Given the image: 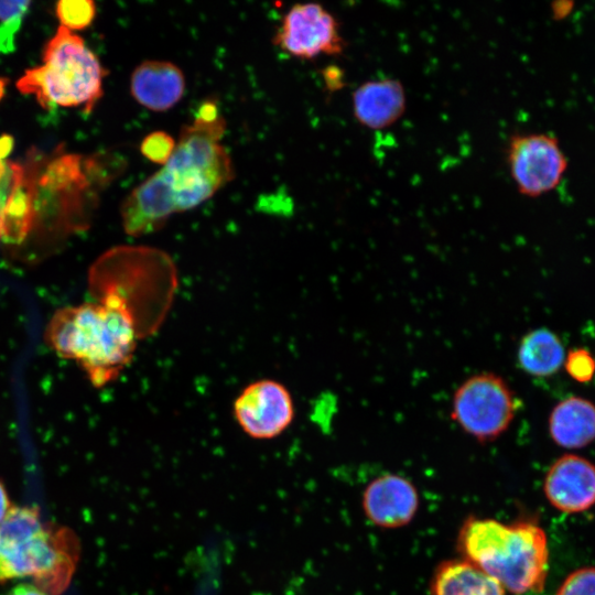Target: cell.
Wrapping results in <instances>:
<instances>
[{
    "label": "cell",
    "instance_id": "8992f818",
    "mask_svg": "<svg viewBox=\"0 0 595 595\" xmlns=\"http://www.w3.org/2000/svg\"><path fill=\"white\" fill-rule=\"evenodd\" d=\"M105 75L84 40L61 25L45 45L43 65L26 69L17 87L43 108L84 106L90 112L102 96Z\"/></svg>",
    "mask_w": 595,
    "mask_h": 595
},
{
    "label": "cell",
    "instance_id": "30bf717a",
    "mask_svg": "<svg viewBox=\"0 0 595 595\" xmlns=\"http://www.w3.org/2000/svg\"><path fill=\"white\" fill-rule=\"evenodd\" d=\"M234 416L252 439L270 440L293 422L294 402L286 387L272 379L249 383L234 402Z\"/></svg>",
    "mask_w": 595,
    "mask_h": 595
},
{
    "label": "cell",
    "instance_id": "4fadbf2b",
    "mask_svg": "<svg viewBox=\"0 0 595 595\" xmlns=\"http://www.w3.org/2000/svg\"><path fill=\"white\" fill-rule=\"evenodd\" d=\"M543 491L561 512L588 510L595 505V465L576 454L562 455L548 469Z\"/></svg>",
    "mask_w": 595,
    "mask_h": 595
},
{
    "label": "cell",
    "instance_id": "277c9868",
    "mask_svg": "<svg viewBox=\"0 0 595 595\" xmlns=\"http://www.w3.org/2000/svg\"><path fill=\"white\" fill-rule=\"evenodd\" d=\"M88 286L96 300L112 298L122 304L141 338L153 333L164 320L176 288V270L162 250L119 246L94 262Z\"/></svg>",
    "mask_w": 595,
    "mask_h": 595
},
{
    "label": "cell",
    "instance_id": "7a4b0ae2",
    "mask_svg": "<svg viewBox=\"0 0 595 595\" xmlns=\"http://www.w3.org/2000/svg\"><path fill=\"white\" fill-rule=\"evenodd\" d=\"M44 338L57 355L75 360L100 388L130 364L139 335L129 311L117 300L104 298L57 310Z\"/></svg>",
    "mask_w": 595,
    "mask_h": 595
},
{
    "label": "cell",
    "instance_id": "d6986e66",
    "mask_svg": "<svg viewBox=\"0 0 595 595\" xmlns=\"http://www.w3.org/2000/svg\"><path fill=\"white\" fill-rule=\"evenodd\" d=\"M30 4V1H0V54L15 50L14 35Z\"/></svg>",
    "mask_w": 595,
    "mask_h": 595
},
{
    "label": "cell",
    "instance_id": "484cf974",
    "mask_svg": "<svg viewBox=\"0 0 595 595\" xmlns=\"http://www.w3.org/2000/svg\"><path fill=\"white\" fill-rule=\"evenodd\" d=\"M12 506L7 489L0 482V522L6 518Z\"/></svg>",
    "mask_w": 595,
    "mask_h": 595
},
{
    "label": "cell",
    "instance_id": "6da1fadb",
    "mask_svg": "<svg viewBox=\"0 0 595 595\" xmlns=\"http://www.w3.org/2000/svg\"><path fill=\"white\" fill-rule=\"evenodd\" d=\"M225 129L216 100H205L193 122L182 128L169 161L123 201L120 214L128 235L160 230L173 214L197 207L235 177L229 153L219 142Z\"/></svg>",
    "mask_w": 595,
    "mask_h": 595
},
{
    "label": "cell",
    "instance_id": "ac0fdd59",
    "mask_svg": "<svg viewBox=\"0 0 595 595\" xmlns=\"http://www.w3.org/2000/svg\"><path fill=\"white\" fill-rule=\"evenodd\" d=\"M565 350L559 336L541 327L527 333L519 342V368L533 377H549L564 364Z\"/></svg>",
    "mask_w": 595,
    "mask_h": 595
},
{
    "label": "cell",
    "instance_id": "52a82bcc",
    "mask_svg": "<svg viewBox=\"0 0 595 595\" xmlns=\"http://www.w3.org/2000/svg\"><path fill=\"white\" fill-rule=\"evenodd\" d=\"M517 410L518 400L506 380L495 372L483 371L455 389L451 418L466 434L487 443L508 430Z\"/></svg>",
    "mask_w": 595,
    "mask_h": 595
},
{
    "label": "cell",
    "instance_id": "cb8c5ba5",
    "mask_svg": "<svg viewBox=\"0 0 595 595\" xmlns=\"http://www.w3.org/2000/svg\"><path fill=\"white\" fill-rule=\"evenodd\" d=\"M1 595H50L34 583H20Z\"/></svg>",
    "mask_w": 595,
    "mask_h": 595
},
{
    "label": "cell",
    "instance_id": "3957f363",
    "mask_svg": "<svg viewBox=\"0 0 595 595\" xmlns=\"http://www.w3.org/2000/svg\"><path fill=\"white\" fill-rule=\"evenodd\" d=\"M461 558L490 575L512 594L543 591L549 569L545 531L536 521L501 522L468 517L459 528Z\"/></svg>",
    "mask_w": 595,
    "mask_h": 595
},
{
    "label": "cell",
    "instance_id": "8fae6325",
    "mask_svg": "<svg viewBox=\"0 0 595 595\" xmlns=\"http://www.w3.org/2000/svg\"><path fill=\"white\" fill-rule=\"evenodd\" d=\"M36 177L26 167L6 162L0 178V241L21 244L35 226Z\"/></svg>",
    "mask_w": 595,
    "mask_h": 595
},
{
    "label": "cell",
    "instance_id": "2e32d148",
    "mask_svg": "<svg viewBox=\"0 0 595 595\" xmlns=\"http://www.w3.org/2000/svg\"><path fill=\"white\" fill-rule=\"evenodd\" d=\"M551 439L564 448H581L595 440V404L571 396L556 403L548 420Z\"/></svg>",
    "mask_w": 595,
    "mask_h": 595
},
{
    "label": "cell",
    "instance_id": "9c48e42d",
    "mask_svg": "<svg viewBox=\"0 0 595 595\" xmlns=\"http://www.w3.org/2000/svg\"><path fill=\"white\" fill-rule=\"evenodd\" d=\"M273 43L284 53L304 60L336 56L346 47L337 19L315 2L298 3L290 8L275 32Z\"/></svg>",
    "mask_w": 595,
    "mask_h": 595
},
{
    "label": "cell",
    "instance_id": "ba28073f",
    "mask_svg": "<svg viewBox=\"0 0 595 595\" xmlns=\"http://www.w3.org/2000/svg\"><path fill=\"white\" fill-rule=\"evenodd\" d=\"M506 161L516 188L530 198L555 190L569 166L558 138L539 132L513 134L506 149Z\"/></svg>",
    "mask_w": 595,
    "mask_h": 595
},
{
    "label": "cell",
    "instance_id": "d4e9b609",
    "mask_svg": "<svg viewBox=\"0 0 595 595\" xmlns=\"http://www.w3.org/2000/svg\"><path fill=\"white\" fill-rule=\"evenodd\" d=\"M574 8L572 1H555L551 4V14L554 20H563L571 14Z\"/></svg>",
    "mask_w": 595,
    "mask_h": 595
},
{
    "label": "cell",
    "instance_id": "9a60e30c",
    "mask_svg": "<svg viewBox=\"0 0 595 595\" xmlns=\"http://www.w3.org/2000/svg\"><path fill=\"white\" fill-rule=\"evenodd\" d=\"M132 97L153 111L174 107L185 93V77L175 64L167 61H144L132 72Z\"/></svg>",
    "mask_w": 595,
    "mask_h": 595
},
{
    "label": "cell",
    "instance_id": "f1b7e54d",
    "mask_svg": "<svg viewBox=\"0 0 595 595\" xmlns=\"http://www.w3.org/2000/svg\"><path fill=\"white\" fill-rule=\"evenodd\" d=\"M4 170H6V162L0 161V178H1V176H2V174H3V172H4Z\"/></svg>",
    "mask_w": 595,
    "mask_h": 595
},
{
    "label": "cell",
    "instance_id": "7402d4cb",
    "mask_svg": "<svg viewBox=\"0 0 595 595\" xmlns=\"http://www.w3.org/2000/svg\"><path fill=\"white\" fill-rule=\"evenodd\" d=\"M555 595H595V566H585L570 573Z\"/></svg>",
    "mask_w": 595,
    "mask_h": 595
},
{
    "label": "cell",
    "instance_id": "603a6c76",
    "mask_svg": "<svg viewBox=\"0 0 595 595\" xmlns=\"http://www.w3.org/2000/svg\"><path fill=\"white\" fill-rule=\"evenodd\" d=\"M564 368L574 380L587 382L595 374V358L588 350L575 348L565 355Z\"/></svg>",
    "mask_w": 595,
    "mask_h": 595
},
{
    "label": "cell",
    "instance_id": "5b68a950",
    "mask_svg": "<svg viewBox=\"0 0 595 595\" xmlns=\"http://www.w3.org/2000/svg\"><path fill=\"white\" fill-rule=\"evenodd\" d=\"M79 555L72 530L43 522L37 507L12 506L0 522V584L32 577L58 595L67 587Z\"/></svg>",
    "mask_w": 595,
    "mask_h": 595
},
{
    "label": "cell",
    "instance_id": "5bb4252c",
    "mask_svg": "<svg viewBox=\"0 0 595 595\" xmlns=\"http://www.w3.org/2000/svg\"><path fill=\"white\" fill-rule=\"evenodd\" d=\"M355 120L371 130L390 128L404 115L407 93L403 84L392 77H380L358 85L351 94Z\"/></svg>",
    "mask_w": 595,
    "mask_h": 595
},
{
    "label": "cell",
    "instance_id": "ffe728a7",
    "mask_svg": "<svg viewBox=\"0 0 595 595\" xmlns=\"http://www.w3.org/2000/svg\"><path fill=\"white\" fill-rule=\"evenodd\" d=\"M56 14L69 31L84 30L95 19L96 6L90 0H63L56 4Z\"/></svg>",
    "mask_w": 595,
    "mask_h": 595
},
{
    "label": "cell",
    "instance_id": "83f0119b",
    "mask_svg": "<svg viewBox=\"0 0 595 595\" xmlns=\"http://www.w3.org/2000/svg\"><path fill=\"white\" fill-rule=\"evenodd\" d=\"M4 86H6V82L0 78V99H1V97L3 95Z\"/></svg>",
    "mask_w": 595,
    "mask_h": 595
},
{
    "label": "cell",
    "instance_id": "4316f807",
    "mask_svg": "<svg viewBox=\"0 0 595 595\" xmlns=\"http://www.w3.org/2000/svg\"><path fill=\"white\" fill-rule=\"evenodd\" d=\"M12 145H13V140L11 137L3 136L0 139V161H2V159H4L9 154V152L12 149Z\"/></svg>",
    "mask_w": 595,
    "mask_h": 595
},
{
    "label": "cell",
    "instance_id": "44dd1931",
    "mask_svg": "<svg viewBox=\"0 0 595 595\" xmlns=\"http://www.w3.org/2000/svg\"><path fill=\"white\" fill-rule=\"evenodd\" d=\"M176 145L174 138L165 131H153L141 142V154L149 161L161 164L169 161Z\"/></svg>",
    "mask_w": 595,
    "mask_h": 595
},
{
    "label": "cell",
    "instance_id": "7c38bea8",
    "mask_svg": "<svg viewBox=\"0 0 595 595\" xmlns=\"http://www.w3.org/2000/svg\"><path fill=\"white\" fill-rule=\"evenodd\" d=\"M420 506L416 487L398 474L374 478L364 489L361 507L366 518L381 529H397L409 524Z\"/></svg>",
    "mask_w": 595,
    "mask_h": 595
},
{
    "label": "cell",
    "instance_id": "e0dca14e",
    "mask_svg": "<svg viewBox=\"0 0 595 595\" xmlns=\"http://www.w3.org/2000/svg\"><path fill=\"white\" fill-rule=\"evenodd\" d=\"M431 595H506L490 575L459 558L441 562L430 582Z\"/></svg>",
    "mask_w": 595,
    "mask_h": 595
}]
</instances>
